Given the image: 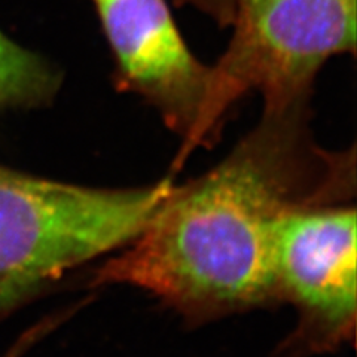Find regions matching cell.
Returning a JSON list of instances; mask_svg holds the SVG:
<instances>
[{"mask_svg": "<svg viewBox=\"0 0 357 357\" xmlns=\"http://www.w3.org/2000/svg\"><path fill=\"white\" fill-rule=\"evenodd\" d=\"M6 357H10V356H6ZM13 357H14V354H13Z\"/></svg>", "mask_w": 357, "mask_h": 357, "instance_id": "8", "label": "cell"}, {"mask_svg": "<svg viewBox=\"0 0 357 357\" xmlns=\"http://www.w3.org/2000/svg\"><path fill=\"white\" fill-rule=\"evenodd\" d=\"M116 60L119 89L158 109L183 139L182 155L207 144L204 106L210 67L188 48L165 0H93Z\"/></svg>", "mask_w": 357, "mask_h": 357, "instance_id": "5", "label": "cell"}, {"mask_svg": "<svg viewBox=\"0 0 357 357\" xmlns=\"http://www.w3.org/2000/svg\"><path fill=\"white\" fill-rule=\"evenodd\" d=\"M234 35L210 67L207 143L227 112L255 89L264 116L310 115L314 79L331 57L354 52L356 0H234Z\"/></svg>", "mask_w": 357, "mask_h": 357, "instance_id": "3", "label": "cell"}, {"mask_svg": "<svg viewBox=\"0 0 357 357\" xmlns=\"http://www.w3.org/2000/svg\"><path fill=\"white\" fill-rule=\"evenodd\" d=\"M308 124L310 116H262L215 169L173 188L94 284L148 290L192 321L275 299L280 222L296 208L344 203L356 189L353 149H321Z\"/></svg>", "mask_w": 357, "mask_h": 357, "instance_id": "1", "label": "cell"}, {"mask_svg": "<svg viewBox=\"0 0 357 357\" xmlns=\"http://www.w3.org/2000/svg\"><path fill=\"white\" fill-rule=\"evenodd\" d=\"M176 3L191 5L213 18L219 26H231L234 21V0H176Z\"/></svg>", "mask_w": 357, "mask_h": 357, "instance_id": "7", "label": "cell"}, {"mask_svg": "<svg viewBox=\"0 0 357 357\" xmlns=\"http://www.w3.org/2000/svg\"><path fill=\"white\" fill-rule=\"evenodd\" d=\"M59 85V73L47 60L0 30V114L47 105Z\"/></svg>", "mask_w": 357, "mask_h": 357, "instance_id": "6", "label": "cell"}, {"mask_svg": "<svg viewBox=\"0 0 357 357\" xmlns=\"http://www.w3.org/2000/svg\"><path fill=\"white\" fill-rule=\"evenodd\" d=\"M356 208L344 203L296 208L274 243V296L298 312L287 356L323 353L353 341L357 314Z\"/></svg>", "mask_w": 357, "mask_h": 357, "instance_id": "4", "label": "cell"}, {"mask_svg": "<svg viewBox=\"0 0 357 357\" xmlns=\"http://www.w3.org/2000/svg\"><path fill=\"white\" fill-rule=\"evenodd\" d=\"M172 189L170 178L86 188L0 164V320L67 271L132 241Z\"/></svg>", "mask_w": 357, "mask_h": 357, "instance_id": "2", "label": "cell"}]
</instances>
